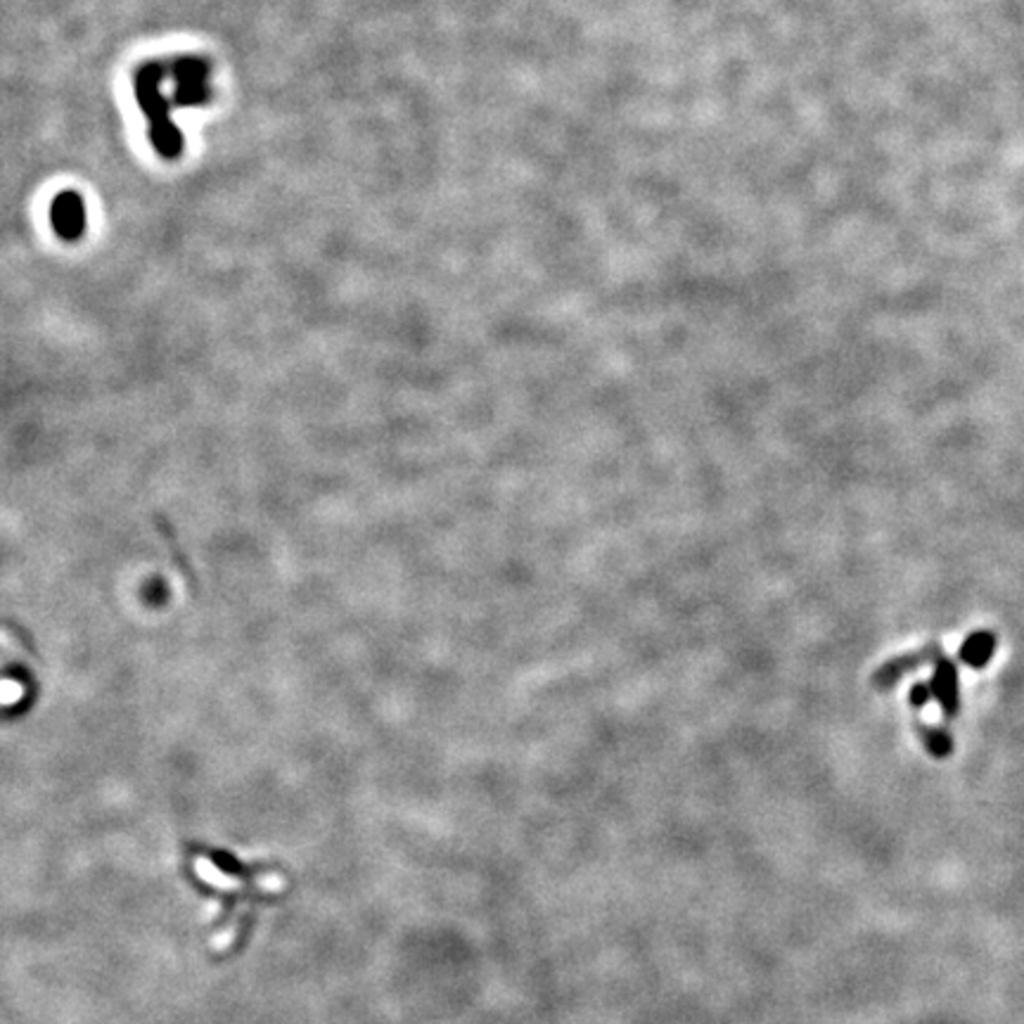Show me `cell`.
Listing matches in <instances>:
<instances>
[{
    "instance_id": "cell-1",
    "label": "cell",
    "mask_w": 1024,
    "mask_h": 1024,
    "mask_svg": "<svg viewBox=\"0 0 1024 1024\" xmlns=\"http://www.w3.org/2000/svg\"><path fill=\"white\" fill-rule=\"evenodd\" d=\"M939 654H941L939 643H930V645H925L923 650H915V652L901 654L897 660L885 661V664L872 674L871 686L875 687L878 693H887V690H892L906 674H911V671H915V669L920 667H927L930 661L937 660Z\"/></svg>"
},
{
    "instance_id": "cell-4",
    "label": "cell",
    "mask_w": 1024,
    "mask_h": 1024,
    "mask_svg": "<svg viewBox=\"0 0 1024 1024\" xmlns=\"http://www.w3.org/2000/svg\"><path fill=\"white\" fill-rule=\"evenodd\" d=\"M915 731H918L920 740H923V745H925V749L932 754V757H937V759L951 757L953 735L949 733L946 728H934V726H925V723H918Z\"/></svg>"
},
{
    "instance_id": "cell-3",
    "label": "cell",
    "mask_w": 1024,
    "mask_h": 1024,
    "mask_svg": "<svg viewBox=\"0 0 1024 1024\" xmlns=\"http://www.w3.org/2000/svg\"><path fill=\"white\" fill-rule=\"evenodd\" d=\"M998 638L993 631H975L967 635L960 648V661L972 669H985L996 652Z\"/></svg>"
},
{
    "instance_id": "cell-5",
    "label": "cell",
    "mask_w": 1024,
    "mask_h": 1024,
    "mask_svg": "<svg viewBox=\"0 0 1024 1024\" xmlns=\"http://www.w3.org/2000/svg\"><path fill=\"white\" fill-rule=\"evenodd\" d=\"M157 527H159V531H162V536H164V541L169 543V548H171L173 562L179 565V572H180V574H183V576H186V582L190 583L192 589L197 591V579H195V572H192V565L186 560V556L180 553V550H183V548H180L179 538H176V534H173V529L169 527V524H166L164 520H162V517H157Z\"/></svg>"
},
{
    "instance_id": "cell-6",
    "label": "cell",
    "mask_w": 1024,
    "mask_h": 1024,
    "mask_svg": "<svg viewBox=\"0 0 1024 1024\" xmlns=\"http://www.w3.org/2000/svg\"><path fill=\"white\" fill-rule=\"evenodd\" d=\"M934 697V693H932L930 687V681H920L915 683V686L911 687V693H908V700H911V705L915 709H923L927 705V702Z\"/></svg>"
},
{
    "instance_id": "cell-2",
    "label": "cell",
    "mask_w": 1024,
    "mask_h": 1024,
    "mask_svg": "<svg viewBox=\"0 0 1024 1024\" xmlns=\"http://www.w3.org/2000/svg\"><path fill=\"white\" fill-rule=\"evenodd\" d=\"M934 700L941 705L944 719L951 721L960 712V690H958V669L949 657L939 654L934 660V676L930 681Z\"/></svg>"
}]
</instances>
